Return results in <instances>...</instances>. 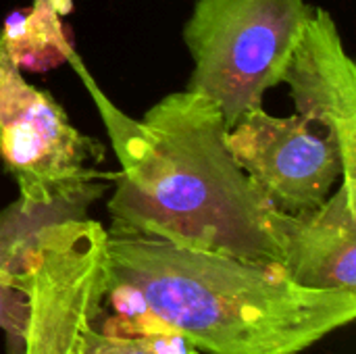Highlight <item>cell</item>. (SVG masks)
I'll use <instances>...</instances> for the list:
<instances>
[{
    "instance_id": "6da1fadb",
    "label": "cell",
    "mask_w": 356,
    "mask_h": 354,
    "mask_svg": "<svg viewBox=\"0 0 356 354\" xmlns=\"http://www.w3.org/2000/svg\"><path fill=\"white\" fill-rule=\"evenodd\" d=\"M77 69L102 117L119 171L108 200L111 236L152 238L261 265L284 263L271 209L225 144V119L207 96L173 92L138 121Z\"/></svg>"
},
{
    "instance_id": "7a4b0ae2",
    "label": "cell",
    "mask_w": 356,
    "mask_h": 354,
    "mask_svg": "<svg viewBox=\"0 0 356 354\" xmlns=\"http://www.w3.org/2000/svg\"><path fill=\"white\" fill-rule=\"evenodd\" d=\"M106 282L131 288L146 311L207 354H300L353 323L356 294L313 290L280 265L111 236Z\"/></svg>"
},
{
    "instance_id": "3957f363",
    "label": "cell",
    "mask_w": 356,
    "mask_h": 354,
    "mask_svg": "<svg viewBox=\"0 0 356 354\" xmlns=\"http://www.w3.org/2000/svg\"><path fill=\"white\" fill-rule=\"evenodd\" d=\"M102 146L83 136L63 106L23 77L0 33V167L15 179L19 200L8 217L25 232L71 217L102 192Z\"/></svg>"
},
{
    "instance_id": "277c9868",
    "label": "cell",
    "mask_w": 356,
    "mask_h": 354,
    "mask_svg": "<svg viewBox=\"0 0 356 354\" xmlns=\"http://www.w3.org/2000/svg\"><path fill=\"white\" fill-rule=\"evenodd\" d=\"M313 10L307 0H196L184 25L194 61L186 90L211 98L234 127L284 83Z\"/></svg>"
},
{
    "instance_id": "5b68a950",
    "label": "cell",
    "mask_w": 356,
    "mask_h": 354,
    "mask_svg": "<svg viewBox=\"0 0 356 354\" xmlns=\"http://www.w3.org/2000/svg\"><path fill=\"white\" fill-rule=\"evenodd\" d=\"M106 240L102 223L88 217L33 234L17 271L27 319L15 354H79L86 328L104 309Z\"/></svg>"
},
{
    "instance_id": "8992f818",
    "label": "cell",
    "mask_w": 356,
    "mask_h": 354,
    "mask_svg": "<svg viewBox=\"0 0 356 354\" xmlns=\"http://www.w3.org/2000/svg\"><path fill=\"white\" fill-rule=\"evenodd\" d=\"M225 144L263 200L280 213L317 209L342 179L336 144L298 115L275 117L257 106L227 129Z\"/></svg>"
},
{
    "instance_id": "52a82bcc",
    "label": "cell",
    "mask_w": 356,
    "mask_h": 354,
    "mask_svg": "<svg viewBox=\"0 0 356 354\" xmlns=\"http://www.w3.org/2000/svg\"><path fill=\"white\" fill-rule=\"evenodd\" d=\"M284 83L290 86L296 115L336 144L342 179L356 186V67L330 10L315 6Z\"/></svg>"
},
{
    "instance_id": "ba28073f",
    "label": "cell",
    "mask_w": 356,
    "mask_h": 354,
    "mask_svg": "<svg viewBox=\"0 0 356 354\" xmlns=\"http://www.w3.org/2000/svg\"><path fill=\"white\" fill-rule=\"evenodd\" d=\"M288 277L313 290L356 294V186L340 179L317 209L273 215Z\"/></svg>"
},
{
    "instance_id": "9c48e42d",
    "label": "cell",
    "mask_w": 356,
    "mask_h": 354,
    "mask_svg": "<svg viewBox=\"0 0 356 354\" xmlns=\"http://www.w3.org/2000/svg\"><path fill=\"white\" fill-rule=\"evenodd\" d=\"M73 10V0H33L31 8L4 21L2 38L21 69L46 71L69 61L73 44L65 35L63 17Z\"/></svg>"
},
{
    "instance_id": "30bf717a",
    "label": "cell",
    "mask_w": 356,
    "mask_h": 354,
    "mask_svg": "<svg viewBox=\"0 0 356 354\" xmlns=\"http://www.w3.org/2000/svg\"><path fill=\"white\" fill-rule=\"evenodd\" d=\"M25 319L27 294L21 288L19 273L0 269V330L8 338V354H15L19 348Z\"/></svg>"
},
{
    "instance_id": "8fae6325",
    "label": "cell",
    "mask_w": 356,
    "mask_h": 354,
    "mask_svg": "<svg viewBox=\"0 0 356 354\" xmlns=\"http://www.w3.org/2000/svg\"><path fill=\"white\" fill-rule=\"evenodd\" d=\"M79 354H152L138 336L115 334L98 328L96 319L86 328Z\"/></svg>"
},
{
    "instance_id": "7c38bea8",
    "label": "cell",
    "mask_w": 356,
    "mask_h": 354,
    "mask_svg": "<svg viewBox=\"0 0 356 354\" xmlns=\"http://www.w3.org/2000/svg\"><path fill=\"white\" fill-rule=\"evenodd\" d=\"M144 346L152 354H196V348L177 332L169 330L161 323V328H152L146 334L138 336Z\"/></svg>"
}]
</instances>
